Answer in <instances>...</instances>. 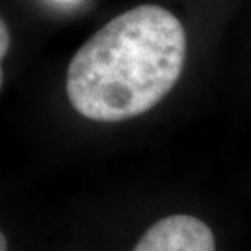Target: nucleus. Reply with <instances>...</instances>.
Returning <instances> with one entry per match:
<instances>
[{"instance_id": "nucleus-1", "label": "nucleus", "mask_w": 251, "mask_h": 251, "mask_svg": "<svg viewBox=\"0 0 251 251\" xmlns=\"http://www.w3.org/2000/svg\"><path fill=\"white\" fill-rule=\"evenodd\" d=\"M186 34L166 8L144 4L114 17L67 67V99L80 116L116 123L142 116L179 80Z\"/></svg>"}, {"instance_id": "nucleus-2", "label": "nucleus", "mask_w": 251, "mask_h": 251, "mask_svg": "<svg viewBox=\"0 0 251 251\" xmlns=\"http://www.w3.org/2000/svg\"><path fill=\"white\" fill-rule=\"evenodd\" d=\"M125 251H218V236L205 218L170 212L145 225Z\"/></svg>"}, {"instance_id": "nucleus-3", "label": "nucleus", "mask_w": 251, "mask_h": 251, "mask_svg": "<svg viewBox=\"0 0 251 251\" xmlns=\"http://www.w3.org/2000/svg\"><path fill=\"white\" fill-rule=\"evenodd\" d=\"M2 34H0V37H2V45H0V54H2V58L6 56V52H8V47H9V32H8V26H6V23L2 21Z\"/></svg>"}]
</instances>
